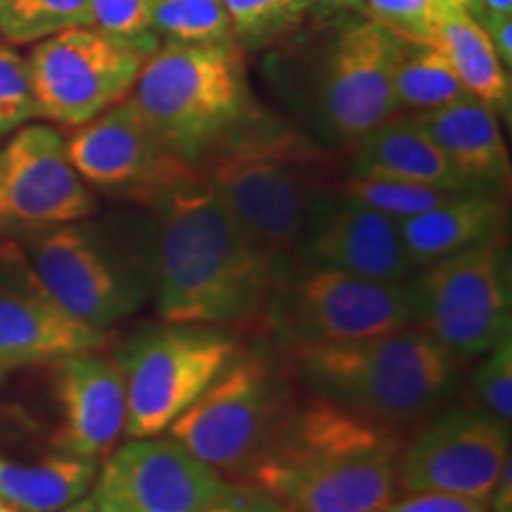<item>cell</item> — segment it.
Masks as SVG:
<instances>
[{
  "label": "cell",
  "instance_id": "cell-1",
  "mask_svg": "<svg viewBox=\"0 0 512 512\" xmlns=\"http://www.w3.org/2000/svg\"><path fill=\"white\" fill-rule=\"evenodd\" d=\"M152 302L169 323L247 325L264 313L278 264L230 216L202 176L152 204Z\"/></svg>",
  "mask_w": 512,
  "mask_h": 512
},
{
  "label": "cell",
  "instance_id": "cell-2",
  "mask_svg": "<svg viewBox=\"0 0 512 512\" xmlns=\"http://www.w3.org/2000/svg\"><path fill=\"white\" fill-rule=\"evenodd\" d=\"M406 437L306 392L235 484L294 512H384L399 498L396 467Z\"/></svg>",
  "mask_w": 512,
  "mask_h": 512
},
{
  "label": "cell",
  "instance_id": "cell-3",
  "mask_svg": "<svg viewBox=\"0 0 512 512\" xmlns=\"http://www.w3.org/2000/svg\"><path fill=\"white\" fill-rule=\"evenodd\" d=\"M197 174L249 238L287 264L311 204L330 192L332 157L264 112L211 152Z\"/></svg>",
  "mask_w": 512,
  "mask_h": 512
},
{
  "label": "cell",
  "instance_id": "cell-4",
  "mask_svg": "<svg viewBox=\"0 0 512 512\" xmlns=\"http://www.w3.org/2000/svg\"><path fill=\"white\" fill-rule=\"evenodd\" d=\"M285 354L304 392L406 434L460 389L463 363L413 325L366 342Z\"/></svg>",
  "mask_w": 512,
  "mask_h": 512
},
{
  "label": "cell",
  "instance_id": "cell-5",
  "mask_svg": "<svg viewBox=\"0 0 512 512\" xmlns=\"http://www.w3.org/2000/svg\"><path fill=\"white\" fill-rule=\"evenodd\" d=\"M31 268L64 311L110 330L143 309L155 283L150 214H112L19 230Z\"/></svg>",
  "mask_w": 512,
  "mask_h": 512
},
{
  "label": "cell",
  "instance_id": "cell-6",
  "mask_svg": "<svg viewBox=\"0 0 512 512\" xmlns=\"http://www.w3.org/2000/svg\"><path fill=\"white\" fill-rule=\"evenodd\" d=\"M133 88L131 98L157 138L195 171L264 114L238 41L164 43L147 57Z\"/></svg>",
  "mask_w": 512,
  "mask_h": 512
},
{
  "label": "cell",
  "instance_id": "cell-7",
  "mask_svg": "<svg viewBox=\"0 0 512 512\" xmlns=\"http://www.w3.org/2000/svg\"><path fill=\"white\" fill-rule=\"evenodd\" d=\"M299 399L302 384L278 344L240 347L228 368L166 432L238 482L283 430Z\"/></svg>",
  "mask_w": 512,
  "mask_h": 512
},
{
  "label": "cell",
  "instance_id": "cell-8",
  "mask_svg": "<svg viewBox=\"0 0 512 512\" xmlns=\"http://www.w3.org/2000/svg\"><path fill=\"white\" fill-rule=\"evenodd\" d=\"M261 318L285 351L366 342L413 323L406 280L384 283L294 259L275 275Z\"/></svg>",
  "mask_w": 512,
  "mask_h": 512
},
{
  "label": "cell",
  "instance_id": "cell-9",
  "mask_svg": "<svg viewBox=\"0 0 512 512\" xmlns=\"http://www.w3.org/2000/svg\"><path fill=\"white\" fill-rule=\"evenodd\" d=\"M413 328L456 361L482 358L512 335V268L508 240L496 238L415 268L406 280Z\"/></svg>",
  "mask_w": 512,
  "mask_h": 512
},
{
  "label": "cell",
  "instance_id": "cell-10",
  "mask_svg": "<svg viewBox=\"0 0 512 512\" xmlns=\"http://www.w3.org/2000/svg\"><path fill=\"white\" fill-rule=\"evenodd\" d=\"M226 328L192 323L147 325L117 349L126 387V437L166 434L238 354Z\"/></svg>",
  "mask_w": 512,
  "mask_h": 512
},
{
  "label": "cell",
  "instance_id": "cell-11",
  "mask_svg": "<svg viewBox=\"0 0 512 512\" xmlns=\"http://www.w3.org/2000/svg\"><path fill=\"white\" fill-rule=\"evenodd\" d=\"M152 53L93 27L43 38L27 57L38 119L76 128L128 98Z\"/></svg>",
  "mask_w": 512,
  "mask_h": 512
},
{
  "label": "cell",
  "instance_id": "cell-12",
  "mask_svg": "<svg viewBox=\"0 0 512 512\" xmlns=\"http://www.w3.org/2000/svg\"><path fill=\"white\" fill-rule=\"evenodd\" d=\"M508 458V425L475 401L446 403L403 441L399 496L446 494L486 505Z\"/></svg>",
  "mask_w": 512,
  "mask_h": 512
},
{
  "label": "cell",
  "instance_id": "cell-13",
  "mask_svg": "<svg viewBox=\"0 0 512 512\" xmlns=\"http://www.w3.org/2000/svg\"><path fill=\"white\" fill-rule=\"evenodd\" d=\"M235 489L181 441L157 434L107 453L88 496L98 512H204Z\"/></svg>",
  "mask_w": 512,
  "mask_h": 512
},
{
  "label": "cell",
  "instance_id": "cell-14",
  "mask_svg": "<svg viewBox=\"0 0 512 512\" xmlns=\"http://www.w3.org/2000/svg\"><path fill=\"white\" fill-rule=\"evenodd\" d=\"M401 38L368 19L342 31L320 64L313 124L330 147H349L396 117L394 64Z\"/></svg>",
  "mask_w": 512,
  "mask_h": 512
},
{
  "label": "cell",
  "instance_id": "cell-15",
  "mask_svg": "<svg viewBox=\"0 0 512 512\" xmlns=\"http://www.w3.org/2000/svg\"><path fill=\"white\" fill-rule=\"evenodd\" d=\"M67 155L91 188L152 207L159 197L197 174L152 131L133 98L76 126Z\"/></svg>",
  "mask_w": 512,
  "mask_h": 512
},
{
  "label": "cell",
  "instance_id": "cell-16",
  "mask_svg": "<svg viewBox=\"0 0 512 512\" xmlns=\"http://www.w3.org/2000/svg\"><path fill=\"white\" fill-rule=\"evenodd\" d=\"M100 202L74 169L67 138L24 124L0 147V230L62 226L98 216Z\"/></svg>",
  "mask_w": 512,
  "mask_h": 512
},
{
  "label": "cell",
  "instance_id": "cell-17",
  "mask_svg": "<svg viewBox=\"0 0 512 512\" xmlns=\"http://www.w3.org/2000/svg\"><path fill=\"white\" fill-rule=\"evenodd\" d=\"M105 344V330L81 323L55 302L17 242L0 245V380Z\"/></svg>",
  "mask_w": 512,
  "mask_h": 512
},
{
  "label": "cell",
  "instance_id": "cell-18",
  "mask_svg": "<svg viewBox=\"0 0 512 512\" xmlns=\"http://www.w3.org/2000/svg\"><path fill=\"white\" fill-rule=\"evenodd\" d=\"M294 261L384 283H403L415 271L396 221L337 190L311 204Z\"/></svg>",
  "mask_w": 512,
  "mask_h": 512
},
{
  "label": "cell",
  "instance_id": "cell-19",
  "mask_svg": "<svg viewBox=\"0 0 512 512\" xmlns=\"http://www.w3.org/2000/svg\"><path fill=\"white\" fill-rule=\"evenodd\" d=\"M53 366V394L60 422L55 451L102 460L126 437V387L114 356L102 351L64 356Z\"/></svg>",
  "mask_w": 512,
  "mask_h": 512
},
{
  "label": "cell",
  "instance_id": "cell-20",
  "mask_svg": "<svg viewBox=\"0 0 512 512\" xmlns=\"http://www.w3.org/2000/svg\"><path fill=\"white\" fill-rule=\"evenodd\" d=\"M432 138L467 192L505 195L510 185V157L496 112L467 98L439 110L411 114Z\"/></svg>",
  "mask_w": 512,
  "mask_h": 512
},
{
  "label": "cell",
  "instance_id": "cell-21",
  "mask_svg": "<svg viewBox=\"0 0 512 512\" xmlns=\"http://www.w3.org/2000/svg\"><path fill=\"white\" fill-rule=\"evenodd\" d=\"M505 221V195L460 192L439 207L396 221V228L408 259L420 268L503 238Z\"/></svg>",
  "mask_w": 512,
  "mask_h": 512
},
{
  "label": "cell",
  "instance_id": "cell-22",
  "mask_svg": "<svg viewBox=\"0 0 512 512\" xmlns=\"http://www.w3.org/2000/svg\"><path fill=\"white\" fill-rule=\"evenodd\" d=\"M347 176L384 178L434 185V188L467 192L448 166L446 157L432 143L411 114H396L382 121L349 147Z\"/></svg>",
  "mask_w": 512,
  "mask_h": 512
},
{
  "label": "cell",
  "instance_id": "cell-23",
  "mask_svg": "<svg viewBox=\"0 0 512 512\" xmlns=\"http://www.w3.org/2000/svg\"><path fill=\"white\" fill-rule=\"evenodd\" d=\"M432 43L444 53L470 98L484 102L491 112H496V117H510V74L475 17L444 5Z\"/></svg>",
  "mask_w": 512,
  "mask_h": 512
},
{
  "label": "cell",
  "instance_id": "cell-24",
  "mask_svg": "<svg viewBox=\"0 0 512 512\" xmlns=\"http://www.w3.org/2000/svg\"><path fill=\"white\" fill-rule=\"evenodd\" d=\"M98 465L100 460L60 451L36 463H19L0 453V498L22 512H55L88 494Z\"/></svg>",
  "mask_w": 512,
  "mask_h": 512
},
{
  "label": "cell",
  "instance_id": "cell-25",
  "mask_svg": "<svg viewBox=\"0 0 512 512\" xmlns=\"http://www.w3.org/2000/svg\"><path fill=\"white\" fill-rule=\"evenodd\" d=\"M394 95L399 112L422 114L467 98L451 64L434 43L401 41L394 64Z\"/></svg>",
  "mask_w": 512,
  "mask_h": 512
},
{
  "label": "cell",
  "instance_id": "cell-26",
  "mask_svg": "<svg viewBox=\"0 0 512 512\" xmlns=\"http://www.w3.org/2000/svg\"><path fill=\"white\" fill-rule=\"evenodd\" d=\"M88 24L91 0H0V36L17 46Z\"/></svg>",
  "mask_w": 512,
  "mask_h": 512
},
{
  "label": "cell",
  "instance_id": "cell-27",
  "mask_svg": "<svg viewBox=\"0 0 512 512\" xmlns=\"http://www.w3.org/2000/svg\"><path fill=\"white\" fill-rule=\"evenodd\" d=\"M152 29L183 46L235 41L223 0H152Z\"/></svg>",
  "mask_w": 512,
  "mask_h": 512
},
{
  "label": "cell",
  "instance_id": "cell-28",
  "mask_svg": "<svg viewBox=\"0 0 512 512\" xmlns=\"http://www.w3.org/2000/svg\"><path fill=\"white\" fill-rule=\"evenodd\" d=\"M339 195L358 200L366 207L380 211L389 219L401 221L430 211L460 195L456 190L434 188V185L406 183V181H384V178H356L344 176V181L335 188Z\"/></svg>",
  "mask_w": 512,
  "mask_h": 512
},
{
  "label": "cell",
  "instance_id": "cell-29",
  "mask_svg": "<svg viewBox=\"0 0 512 512\" xmlns=\"http://www.w3.org/2000/svg\"><path fill=\"white\" fill-rule=\"evenodd\" d=\"M230 29L238 43H264L280 31L294 27L309 8V0H223Z\"/></svg>",
  "mask_w": 512,
  "mask_h": 512
},
{
  "label": "cell",
  "instance_id": "cell-30",
  "mask_svg": "<svg viewBox=\"0 0 512 512\" xmlns=\"http://www.w3.org/2000/svg\"><path fill=\"white\" fill-rule=\"evenodd\" d=\"M88 27L147 53L159 48V38L152 29V0H91Z\"/></svg>",
  "mask_w": 512,
  "mask_h": 512
},
{
  "label": "cell",
  "instance_id": "cell-31",
  "mask_svg": "<svg viewBox=\"0 0 512 512\" xmlns=\"http://www.w3.org/2000/svg\"><path fill=\"white\" fill-rule=\"evenodd\" d=\"M472 401L510 427L512 420V335L482 356L470 380Z\"/></svg>",
  "mask_w": 512,
  "mask_h": 512
},
{
  "label": "cell",
  "instance_id": "cell-32",
  "mask_svg": "<svg viewBox=\"0 0 512 512\" xmlns=\"http://www.w3.org/2000/svg\"><path fill=\"white\" fill-rule=\"evenodd\" d=\"M363 10L373 22L401 41L432 43L444 3L441 0H363Z\"/></svg>",
  "mask_w": 512,
  "mask_h": 512
},
{
  "label": "cell",
  "instance_id": "cell-33",
  "mask_svg": "<svg viewBox=\"0 0 512 512\" xmlns=\"http://www.w3.org/2000/svg\"><path fill=\"white\" fill-rule=\"evenodd\" d=\"M31 119H38V114L27 57L8 46H0V140L15 133L19 126L29 124Z\"/></svg>",
  "mask_w": 512,
  "mask_h": 512
},
{
  "label": "cell",
  "instance_id": "cell-34",
  "mask_svg": "<svg viewBox=\"0 0 512 512\" xmlns=\"http://www.w3.org/2000/svg\"><path fill=\"white\" fill-rule=\"evenodd\" d=\"M384 512H491L484 503L446 494L399 496Z\"/></svg>",
  "mask_w": 512,
  "mask_h": 512
},
{
  "label": "cell",
  "instance_id": "cell-35",
  "mask_svg": "<svg viewBox=\"0 0 512 512\" xmlns=\"http://www.w3.org/2000/svg\"><path fill=\"white\" fill-rule=\"evenodd\" d=\"M204 512H294V510H290L280 501H275V498L264 494V491L238 484V489H235L233 494L226 496L219 503H214Z\"/></svg>",
  "mask_w": 512,
  "mask_h": 512
},
{
  "label": "cell",
  "instance_id": "cell-36",
  "mask_svg": "<svg viewBox=\"0 0 512 512\" xmlns=\"http://www.w3.org/2000/svg\"><path fill=\"white\" fill-rule=\"evenodd\" d=\"M482 29L489 36L491 46H494L498 60L503 62L505 69L512 64V15H491L479 19Z\"/></svg>",
  "mask_w": 512,
  "mask_h": 512
},
{
  "label": "cell",
  "instance_id": "cell-37",
  "mask_svg": "<svg viewBox=\"0 0 512 512\" xmlns=\"http://www.w3.org/2000/svg\"><path fill=\"white\" fill-rule=\"evenodd\" d=\"M486 508L491 512H512V456L503 463V470L498 475V482L491 491Z\"/></svg>",
  "mask_w": 512,
  "mask_h": 512
},
{
  "label": "cell",
  "instance_id": "cell-38",
  "mask_svg": "<svg viewBox=\"0 0 512 512\" xmlns=\"http://www.w3.org/2000/svg\"><path fill=\"white\" fill-rule=\"evenodd\" d=\"M491 15H512V0H475V15L472 17L477 22Z\"/></svg>",
  "mask_w": 512,
  "mask_h": 512
},
{
  "label": "cell",
  "instance_id": "cell-39",
  "mask_svg": "<svg viewBox=\"0 0 512 512\" xmlns=\"http://www.w3.org/2000/svg\"><path fill=\"white\" fill-rule=\"evenodd\" d=\"M313 3L323 5L328 10H363V0H313Z\"/></svg>",
  "mask_w": 512,
  "mask_h": 512
},
{
  "label": "cell",
  "instance_id": "cell-40",
  "mask_svg": "<svg viewBox=\"0 0 512 512\" xmlns=\"http://www.w3.org/2000/svg\"><path fill=\"white\" fill-rule=\"evenodd\" d=\"M55 512H98L95 510V505H93V501H91V496H81V498H76L74 503H69V505H64V508H60V510H55Z\"/></svg>",
  "mask_w": 512,
  "mask_h": 512
},
{
  "label": "cell",
  "instance_id": "cell-41",
  "mask_svg": "<svg viewBox=\"0 0 512 512\" xmlns=\"http://www.w3.org/2000/svg\"><path fill=\"white\" fill-rule=\"evenodd\" d=\"M441 3H444L446 8L463 10L467 15H475V0H441Z\"/></svg>",
  "mask_w": 512,
  "mask_h": 512
},
{
  "label": "cell",
  "instance_id": "cell-42",
  "mask_svg": "<svg viewBox=\"0 0 512 512\" xmlns=\"http://www.w3.org/2000/svg\"><path fill=\"white\" fill-rule=\"evenodd\" d=\"M0 512H22V510L15 508V505H10L5 498H0Z\"/></svg>",
  "mask_w": 512,
  "mask_h": 512
}]
</instances>
